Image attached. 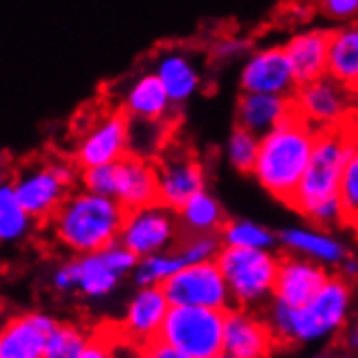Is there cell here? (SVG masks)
Masks as SVG:
<instances>
[{
  "label": "cell",
  "instance_id": "1",
  "mask_svg": "<svg viewBox=\"0 0 358 358\" xmlns=\"http://www.w3.org/2000/svg\"><path fill=\"white\" fill-rule=\"evenodd\" d=\"M356 141L343 126L341 129L320 131L308 167L298 185L296 196L289 204V208L300 213L308 224L322 228L343 224L339 192L345 163Z\"/></svg>",
  "mask_w": 358,
  "mask_h": 358
},
{
  "label": "cell",
  "instance_id": "2",
  "mask_svg": "<svg viewBox=\"0 0 358 358\" xmlns=\"http://www.w3.org/2000/svg\"><path fill=\"white\" fill-rule=\"evenodd\" d=\"M320 131L298 111L273 126L259 141V157L252 176L282 204H291L306 172Z\"/></svg>",
  "mask_w": 358,
  "mask_h": 358
},
{
  "label": "cell",
  "instance_id": "3",
  "mask_svg": "<svg viewBox=\"0 0 358 358\" xmlns=\"http://www.w3.org/2000/svg\"><path fill=\"white\" fill-rule=\"evenodd\" d=\"M352 300V280L332 273L308 304L293 308L271 302L265 317L280 345H310L341 334L350 322Z\"/></svg>",
  "mask_w": 358,
  "mask_h": 358
},
{
  "label": "cell",
  "instance_id": "4",
  "mask_svg": "<svg viewBox=\"0 0 358 358\" xmlns=\"http://www.w3.org/2000/svg\"><path fill=\"white\" fill-rule=\"evenodd\" d=\"M126 208L109 196L76 187L46 224L52 239L70 255H90L120 239Z\"/></svg>",
  "mask_w": 358,
  "mask_h": 358
},
{
  "label": "cell",
  "instance_id": "5",
  "mask_svg": "<svg viewBox=\"0 0 358 358\" xmlns=\"http://www.w3.org/2000/svg\"><path fill=\"white\" fill-rule=\"evenodd\" d=\"M80 167L72 157H41L15 167L9 176L20 202L37 220L48 224L57 208L78 187Z\"/></svg>",
  "mask_w": 358,
  "mask_h": 358
},
{
  "label": "cell",
  "instance_id": "6",
  "mask_svg": "<svg viewBox=\"0 0 358 358\" xmlns=\"http://www.w3.org/2000/svg\"><path fill=\"white\" fill-rule=\"evenodd\" d=\"M215 261L228 282L235 306L257 310L273 302L280 267L276 250L224 245Z\"/></svg>",
  "mask_w": 358,
  "mask_h": 358
},
{
  "label": "cell",
  "instance_id": "7",
  "mask_svg": "<svg viewBox=\"0 0 358 358\" xmlns=\"http://www.w3.org/2000/svg\"><path fill=\"white\" fill-rule=\"evenodd\" d=\"M226 313L204 306H170L159 339L194 358H215L224 352Z\"/></svg>",
  "mask_w": 358,
  "mask_h": 358
},
{
  "label": "cell",
  "instance_id": "8",
  "mask_svg": "<svg viewBox=\"0 0 358 358\" xmlns=\"http://www.w3.org/2000/svg\"><path fill=\"white\" fill-rule=\"evenodd\" d=\"M131 155V117L120 107L102 109L83 122L72 143V159L80 170L115 163Z\"/></svg>",
  "mask_w": 358,
  "mask_h": 358
},
{
  "label": "cell",
  "instance_id": "9",
  "mask_svg": "<svg viewBox=\"0 0 358 358\" xmlns=\"http://www.w3.org/2000/svg\"><path fill=\"white\" fill-rule=\"evenodd\" d=\"M180 239L182 228L178 213L157 200L152 204L126 210L117 241L143 259L157 255V252L174 250Z\"/></svg>",
  "mask_w": 358,
  "mask_h": 358
},
{
  "label": "cell",
  "instance_id": "10",
  "mask_svg": "<svg viewBox=\"0 0 358 358\" xmlns=\"http://www.w3.org/2000/svg\"><path fill=\"white\" fill-rule=\"evenodd\" d=\"M159 202L178 210L189 198L206 189V172L200 157L182 141H167L155 157Z\"/></svg>",
  "mask_w": 358,
  "mask_h": 358
},
{
  "label": "cell",
  "instance_id": "11",
  "mask_svg": "<svg viewBox=\"0 0 358 358\" xmlns=\"http://www.w3.org/2000/svg\"><path fill=\"white\" fill-rule=\"evenodd\" d=\"M163 291L172 306H204L217 310H230L235 306L217 261L182 265L163 285Z\"/></svg>",
  "mask_w": 358,
  "mask_h": 358
},
{
  "label": "cell",
  "instance_id": "12",
  "mask_svg": "<svg viewBox=\"0 0 358 358\" xmlns=\"http://www.w3.org/2000/svg\"><path fill=\"white\" fill-rule=\"evenodd\" d=\"M76 263V293L87 300L111 296L126 276H133L139 257L120 241L90 255L74 257Z\"/></svg>",
  "mask_w": 358,
  "mask_h": 358
},
{
  "label": "cell",
  "instance_id": "13",
  "mask_svg": "<svg viewBox=\"0 0 358 358\" xmlns=\"http://www.w3.org/2000/svg\"><path fill=\"white\" fill-rule=\"evenodd\" d=\"M356 98L358 94L326 74L322 78L298 85L296 94H293V107L317 131L341 129Z\"/></svg>",
  "mask_w": 358,
  "mask_h": 358
},
{
  "label": "cell",
  "instance_id": "14",
  "mask_svg": "<svg viewBox=\"0 0 358 358\" xmlns=\"http://www.w3.org/2000/svg\"><path fill=\"white\" fill-rule=\"evenodd\" d=\"M241 92L280 94L293 96L298 90V78L293 74L285 46H263L252 50L239 70Z\"/></svg>",
  "mask_w": 358,
  "mask_h": 358
},
{
  "label": "cell",
  "instance_id": "15",
  "mask_svg": "<svg viewBox=\"0 0 358 358\" xmlns=\"http://www.w3.org/2000/svg\"><path fill=\"white\" fill-rule=\"evenodd\" d=\"M170 306L163 287H137L117 324L120 334L137 348L159 339Z\"/></svg>",
  "mask_w": 358,
  "mask_h": 358
},
{
  "label": "cell",
  "instance_id": "16",
  "mask_svg": "<svg viewBox=\"0 0 358 358\" xmlns=\"http://www.w3.org/2000/svg\"><path fill=\"white\" fill-rule=\"evenodd\" d=\"M278 345L276 334L263 315L241 306H233L226 313L224 352L237 358H269Z\"/></svg>",
  "mask_w": 358,
  "mask_h": 358
},
{
  "label": "cell",
  "instance_id": "17",
  "mask_svg": "<svg viewBox=\"0 0 358 358\" xmlns=\"http://www.w3.org/2000/svg\"><path fill=\"white\" fill-rule=\"evenodd\" d=\"M57 324L52 315L41 310L13 315L0 332V358H46L48 339Z\"/></svg>",
  "mask_w": 358,
  "mask_h": 358
},
{
  "label": "cell",
  "instance_id": "18",
  "mask_svg": "<svg viewBox=\"0 0 358 358\" xmlns=\"http://www.w3.org/2000/svg\"><path fill=\"white\" fill-rule=\"evenodd\" d=\"M328 269L330 267L317 261H310L298 255H282L276 289H273V302H280L293 308L308 304L332 276Z\"/></svg>",
  "mask_w": 358,
  "mask_h": 358
},
{
  "label": "cell",
  "instance_id": "19",
  "mask_svg": "<svg viewBox=\"0 0 358 358\" xmlns=\"http://www.w3.org/2000/svg\"><path fill=\"white\" fill-rule=\"evenodd\" d=\"M120 109L135 122H170L176 109L159 76L148 70L135 74L120 94Z\"/></svg>",
  "mask_w": 358,
  "mask_h": 358
},
{
  "label": "cell",
  "instance_id": "20",
  "mask_svg": "<svg viewBox=\"0 0 358 358\" xmlns=\"http://www.w3.org/2000/svg\"><path fill=\"white\" fill-rule=\"evenodd\" d=\"M113 198L126 208H139L159 200V178L155 159L126 155L115 163V194Z\"/></svg>",
  "mask_w": 358,
  "mask_h": 358
},
{
  "label": "cell",
  "instance_id": "21",
  "mask_svg": "<svg viewBox=\"0 0 358 358\" xmlns=\"http://www.w3.org/2000/svg\"><path fill=\"white\" fill-rule=\"evenodd\" d=\"M280 245L289 255H298L310 261H317L326 267H339L348 257V245L330 233V228L315 224L306 226H289L278 233Z\"/></svg>",
  "mask_w": 358,
  "mask_h": 358
},
{
  "label": "cell",
  "instance_id": "22",
  "mask_svg": "<svg viewBox=\"0 0 358 358\" xmlns=\"http://www.w3.org/2000/svg\"><path fill=\"white\" fill-rule=\"evenodd\" d=\"M152 72L170 94L174 107H182L202 87V72L198 59L185 48L161 50L152 61Z\"/></svg>",
  "mask_w": 358,
  "mask_h": 358
},
{
  "label": "cell",
  "instance_id": "23",
  "mask_svg": "<svg viewBox=\"0 0 358 358\" xmlns=\"http://www.w3.org/2000/svg\"><path fill=\"white\" fill-rule=\"evenodd\" d=\"M282 46L291 61L293 74L298 78V85L326 76L330 29H304L291 35Z\"/></svg>",
  "mask_w": 358,
  "mask_h": 358
},
{
  "label": "cell",
  "instance_id": "24",
  "mask_svg": "<svg viewBox=\"0 0 358 358\" xmlns=\"http://www.w3.org/2000/svg\"><path fill=\"white\" fill-rule=\"evenodd\" d=\"M293 111H296L293 96L241 92L235 107V126H241V129L263 137Z\"/></svg>",
  "mask_w": 358,
  "mask_h": 358
},
{
  "label": "cell",
  "instance_id": "25",
  "mask_svg": "<svg viewBox=\"0 0 358 358\" xmlns=\"http://www.w3.org/2000/svg\"><path fill=\"white\" fill-rule=\"evenodd\" d=\"M326 74L358 94V20L330 29Z\"/></svg>",
  "mask_w": 358,
  "mask_h": 358
},
{
  "label": "cell",
  "instance_id": "26",
  "mask_svg": "<svg viewBox=\"0 0 358 358\" xmlns=\"http://www.w3.org/2000/svg\"><path fill=\"white\" fill-rule=\"evenodd\" d=\"M176 213L180 220L182 235H220V230L228 220L222 202L208 189H202V192L189 198Z\"/></svg>",
  "mask_w": 358,
  "mask_h": 358
},
{
  "label": "cell",
  "instance_id": "27",
  "mask_svg": "<svg viewBox=\"0 0 358 358\" xmlns=\"http://www.w3.org/2000/svg\"><path fill=\"white\" fill-rule=\"evenodd\" d=\"M37 220L20 202L9 176L0 185V239L3 243H20L27 239Z\"/></svg>",
  "mask_w": 358,
  "mask_h": 358
},
{
  "label": "cell",
  "instance_id": "28",
  "mask_svg": "<svg viewBox=\"0 0 358 358\" xmlns=\"http://www.w3.org/2000/svg\"><path fill=\"white\" fill-rule=\"evenodd\" d=\"M220 239L224 245L255 250H273L280 243L278 235L269 226L248 217H228L220 230Z\"/></svg>",
  "mask_w": 358,
  "mask_h": 358
},
{
  "label": "cell",
  "instance_id": "29",
  "mask_svg": "<svg viewBox=\"0 0 358 358\" xmlns=\"http://www.w3.org/2000/svg\"><path fill=\"white\" fill-rule=\"evenodd\" d=\"M182 265L185 261L176 248L167 252H157V255L139 259L133 271V280L137 287H163Z\"/></svg>",
  "mask_w": 358,
  "mask_h": 358
},
{
  "label": "cell",
  "instance_id": "30",
  "mask_svg": "<svg viewBox=\"0 0 358 358\" xmlns=\"http://www.w3.org/2000/svg\"><path fill=\"white\" fill-rule=\"evenodd\" d=\"M259 135L241 129V126H235L224 143V157L228 165L241 174H252L259 157Z\"/></svg>",
  "mask_w": 358,
  "mask_h": 358
},
{
  "label": "cell",
  "instance_id": "31",
  "mask_svg": "<svg viewBox=\"0 0 358 358\" xmlns=\"http://www.w3.org/2000/svg\"><path fill=\"white\" fill-rule=\"evenodd\" d=\"M90 332L76 324L59 322L48 339L46 358H80L83 350L90 343Z\"/></svg>",
  "mask_w": 358,
  "mask_h": 358
},
{
  "label": "cell",
  "instance_id": "32",
  "mask_svg": "<svg viewBox=\"0 0 358 358\" xmlns=\"http://www.w3.org/2000/svg\"><path fill=\"white\" fill-rule=\"evenodd\" d=\"M341 208H343V226L358 230V143L345 163L341 178Z\"/></svg>",
  "mask_w": 358,
  "mask_h": 358
},
{
  "label": "cell",
  "instance_id": "33",
  "mask_svg": "<svg viewBox=\"0 0 358 358\" xmlns=\"http://www.w3.org/2000/svg\"><path fill=\"white\" fill-rule=\"evenodd\" d=\"M222 248L224 243L220 235H182L180 243L176 245L185 265L215 261L220 257Z\"/></svg>",
  "mask_w": 358,
  "mask_h": 358
},
{
  "label": "cell",
  "instance_id": "34",
  "mask_svg": "<svg viewBox=\"0 0 358 358\" xmlns=\"http://www.w3.org/2000/svg\"><path fill=\"white\" fill-rule=\"evenodd\" d=\"M115 163H104V165L80 170L78 187H85L90 192L113 198V194H115Z\"/></svg>",
  "mask_w": 358,
  "mask_h": 358
},
{
  "label": "cell",
  "instance_id": "35",
  "mask_svg": "<svg viewBox=\"0 0 358 358\" xmlns=\"http://www.w3.org/2000/svg\"><path fill=\"white\" fill-rule=\"evenodd\" d=\"M252 50H250V41L245 37H239V35H224V37H217L213 41V46H210L208 55L215 63H233L241 57H248Z\"/></svg>",
  "mask_w": 358,
  "mask_h": 358
},
{
  "label": "cell",
  "instance_id": "36",
  "mask_svg": "<svg viewBox=\"0 0 358 358\" xmlns=\"http://www.w3.org/2000/svg\"><path fill=\"white\" fill-rule=\"evenodd\" d=\"M317 7L330 22L348 24L358 20V0H315Z\"/></svg>",
  "mask_w": 358,
  "mask_h": 358
},
{
  "label": "cell",
  "instance_id": "37",
  "mask_svg": "<svg viewBox=\"0 0 358 358\" xmlns=\"http://www.w3.org/2000/svg\"><path fill=\"white\" fill-rule=\"evenodd\" d=\"M117 326L111 330V334H107L104 330L100 332H94L90 336V343L85 345V350H83L80 358H120L117 354Z\"/></svg>",
  "mask_w": 358,
  "mask_h": 358
},
{
  "label": "cell",
  "instance_id": "38",
  "mask_svg": "<svg viewBox=\"0 0 358 358\" xmlns=\"http://www.w3.org/2000/svg\"><path fill=\"white\" fill-rule=\"evenodd\" d=\"M55 291L59 293H72L76 291V263L74 257L63 261L55 271H52V278H50Z\"/></svg>",
  "mask_w": 358,
  "mask_h": 358
},
{
  "label": "cell",
  "instance_id": "39",
  "mask_svg": "<svg viewBox=\"0 0 358 358\" xmlns=\"http://www.w3.org/2000/svg\"><path fill=\"white\" fill-rule=\"evenodd\" d=\"M139 358H194L185 352H180L178 348L165 343L163 339H155L150 343H145L143 348H139Z\"/></svg>",
  "mask_w": 358,
  "mask_h": 358
},
{
  "label": "cell",
  "instance_id": "40",
  "mask_svg": "<svg viewBox=\"0 0 358 358\" xmlns=\"http://www.w3.org/2000/svg\"><path fill=\"white\" fill-rule=\"evenodd\" d=\"M341 345L345 352L358 354V324H348L341 330Z\"/></svg>",
  "mask_w": 358,
  "mask_h": 358
},
{
  "label": "cell",
  "instance_id": "41",
  "mask_svg": "<svg viewBox=\"0 0 358 358\" xmlns=\"http://www.w3.org/2000/svg\"><path fill=\"white\" fill-rule=\"evenodd\" d=\"M343 129L352 135V139L358 143V98H356V102H354V107H352V111H350V115H348V120H345V124H343Z\"/></svg>",
  "mask_w": 358,
  "mask_h": 358
},
{
  "label": "cell",
  "instance_id": "42",
  "mask_svg": "<svg viewBox=\"0 0 358 358\" xmlns=\"http://www.w3.org/2000/svg\"><path fill=\"white\" fill-rule=\"evenodd\" d=\"M339 273L343 278H348V280H354L356 276H358V261L350 255L341 265H339Z\"/></svg>",
  "mask_w": 358,
  "mask_h": 358
},
{
  "label": "cell",
  "instance_id": "43",
  "mask_svg": "<svg viewBox=\"0 0 358 358\" xmlns=\"http://www.w3.org/2000/svg\"><path fill=\"white\" fill-rule=\"evenodd\" d=\"M124 341H126V339L120 334V343H117V354H120V358H139V348H137V345H131L129 350H126V354H122Z\"/></svg>",
  "mask_w": 358,
  "mask_h": 358
},
{
  "label": "cell",
  "instance_id": "44",
  "mask_svg": "<svg viewBox=\"0 0 358 358\" xmlns=\"http://www.w3.org/2000/svg\"><path fill=\"white\" fill-rule=\"evenodd\" d=\"M330 358H358V354H352V352H343V354H334Z\"/></svg>",
  "mask_w": 358,
  "mask_h": 358
},
{
  "label": "cell",
  "instance_id": "45",
  "mask_svg": "<svg viewBox=\"0 0 358 358\" xmlns=\"http://www.w3.org/2000/svg\"><path fill=\"white\" fill-rule=\"evenodd\" d=\"M215 358H237V356H233V354H228V352H222V354H217Z\"/></svg>",
  "mask_w": 358,
  "mask_h": 358
}]
</instances>
